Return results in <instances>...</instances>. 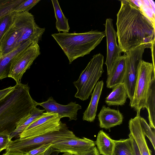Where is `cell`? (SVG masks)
Instances as JSON below:
<instances>
[{"label":"cell","mask_w":155,"mask_h":155,"mask_svg":"<svg viewBox=\"0 0 155 155\" xmlns=\"http://www.w3.org/2000/svg\"><path fill=\"white\" fill-rule=\"evenodd\" d=\"M117 16L118 44L124 53L143 44L155 41V27L131 0H120Z\"/></svg>","instance_id":"1"},{"label":"cell","mask_w":155,"mask_h":155,"mask_svg":"<svg viewBox=\"0 0 155 155\" xmlns=\"http://www.w3.org/2000/svg\"><path fill=\"white\" fill-rule=\"evenodd\" d=\"M14 89L0 100V133L10 135L19 123L37 105L28 84H16Z\"/></svg>","instance_id":"2"},{"label":"cell","mask_w":155,"mask_h":155,"mask_svg":"<svg viewBox=\"0 0 155 155\" xmlns=\"http://www.w3.org/2000/svg\"><path fill=\"white\" fill-rule=\"evenodd\" d=\"M51 36L71 64L75 59L90 54L105 36L104 31L91 30L81 33H59Z\"/></svg>","instance_id":"3"},{"label":"cell","mask_w":155,"mask_h":155,"mask_svg":"<svg viewBox=\"0 0 155 155\" xmlns=\"http://www.w3.org/2000/svg\"><path fill=\"white\" fill-rule=\"evenodd\" d=\"M77 137L73 131L68 129L65 124L62 123L59 130L35 136L19 138L12 140L6 149L5 152L25 154L44 144L53 143Z\"/></svg>","instance_id":"4"},{"label":"cell","mask_w":155,"mask_h":155,"mask_svg":"<svg viewBox=\"0 0 155 155\" xmlns=\"http://www.w3.org/2000/svg\"><path fill=\"white\" fill-rule=\"evenodd\" d=\"M104 59L103 55L100 53L94 55L78 80L73 82L77 89L75 97L84 101L91 94L94 86L104 72Z\"/></svg>","instance_id":"5"},{"label":"cell","mask_w":155,"mask_h":155,"mask_svg":"<svg viewBox=\"0 0 155 155\" xmlns=\"http://www.w3.org/2000/svg\"><path fill=\"white\" fill-rule=\"evenodd\" d=\"M152 45L142 44L125 53L127 55L125 70L123 82L126 88L128 97L131 102L133 99L140 63L146 48H151Z\"/></svg>","instance_id":"6"},{"label":"cell","mask_w":155,"mask_h":155,"mask_svg":"<svg viewBox=\"0 0 155 155\" xmlns=\"http://www.w3.org/2000/svg\"><path fill=\"white\" fill-rule=\"evenodd\" d=\"M12 15L13 24L17 29L19 35L17 47L29 40L38 43L45 28L38 25L34 15L29 12H13Z\"/></svg>","instance_id":"7"},{"label":"cell","mask_w":155,"mask_h":155,"mask_svg":"<svg viewBox=\"0 0 155 155\" xmlns=\"http://www.w3.org/2000/svg\"><path fill=\"white\" fill-rule=\"evenodd\" d=\"M155 68L152 63L142 60L139 68L133 97L130 106L140 115V110L145 108L147 92Z\"/></svg>","instance_id":"8"},{"label":"cell","mask_w":155,"mask_h":155,"mask_svg":"<svg viewBox=\"0 0 155 155\" xmlns=\"http://www.w3.org/2000/svg\"><path fill=\"white\" fill-rule=\"evenodd\" d=\"M38 42H34L17 54L12 59L8 77L16 84L21 83L23 75L29 69L34 61L40 54Z\"/></svg>","instance_id":"9"},{"label":"cell","mask_w":155,"mask_h":155,"mask_svg":"<svg viewBox=\"0 0 155 155\" xmlns=\"http://www.w3.org/2000/svg\"><path fill=\"white\" fill-rule=\"evenodd\" d=\"M61 119L57 113H43L27 126L18 137L23 138L35 136L59 130L62 124Z\"/></svg>","instance_id":"10"},{"label":"cell","mask_w":155,"mask_h":155,"mask_svg":"<svg viewBox=\"0 0 155 155\" xmlns=\"http://www.w3.org/2000/svg\"><path fill=\"white\" fill-rule=\"evenodd\" d=\"M95 142L88 138L78 137L52 144L51 147L60 153L70 155H83L95 146Z\"/></svg>","instance_id":"11"},{"label":"cell","mask_w":155,"mask_h":155,"mask_svg":"<svg viewBox=\"0 0 155 155\" xmlns=\"http://www.w3.org/2000/svg\"><path fill=\"white\" fill-rule=\"evenodd\" d=\"M113 21L111 18H108L104 24L107 45V56L105 64L107 67V75L110 73L114 62L121 56L122 52L117 43V32Z\"/></svg>","instance_id":"12"},{"label":"cell","mask_w":155,"mask_h":155,"mask_svg":"<svg viewBox=\"0 0 155 155\" xmlns=\"http://www.w3.org/2000/svg\"><path fill=\"white\" fill-rule=\"evenodd\" d=\"M37 105L43 107L46 112L58 114L61 118L68 117L69 121L77 120L78 111L81 109V106L76 102H71L66 105L59 104L52 97H49L45 101L37 102Z\"/></svg>","instance_id":"13"},{"label":"cell","mask_w":155,"mask_h":155,"mask_svg":"<svg viewBox=\"0 0 155 155\" xmlns=\"http://www.w3.org/2000/svg\"><path fill=\"white\" fill-rule=\"evenodd\" d=\"M140 115H137L131 118L129 122L130 134L135 141L141 155H151V151L149 149L142 129L139 121Z\"/></svg>","instance_id":"14"},{"label":"cell","mask_w":155,"mask_h":155,"mask_svg":"<svg viewBox=\"0 0 155 155\" xmlns=\"http://www.w3.org/2000/svg\"><path fill=\"white\" fill-rule=\"evenodd\" d=\"M101 128L110 129L121 124L123 117L119 110L112 109L103 106L98 115Z\"/></svg>","instance_id":"15"},{"label":"cell","mask_w":155,"mask_h":155,"mask_svg":"<svg viewBox=\"0 0 155 155\" xmlns=\"http://www.w3.org/2000/svg\"><path fill=\"white\" fill-rule=\"evenodd\" d=\"M127 55H121L114 62L106 81L107 87L112 88L115 85L123 82L125 70Z\"/></svg>","instance_id":"16"},{"label":"cell","mask_w":155,"mask_h":155,"mask_svg":"<svg viewBox=\"0 0 155 155\" xmlns=\"http://www.w3.org/2000/svg\"><path fill=\"white\" fill-rule=\"evenodd\" d=\"M19 35L13 23L5 34L0 43V57L12 51L17 47Z\"/></svg>","instance_id":"17"},{"label":"cell","mask_w":155,"mask_h":155,"mask_svg":"<svg viewBox=\"0 0 155 155\" xmlns=\"http://www.w3.org/2000/svg\"><path fill=\"white\" fill-rule=\"evenodd\" d=\"M104 85L102 80L99 81L95 85L89 105L83 113V120L93 122L96 115L97 107Z\"/></svg>","instance_id":"18"},{"label":"cell","mask_w":155,"mask_h":155,"mask_svg":"<svg viewBox=\"0 0 155 155\" xmlns=\"http://www.w3.org/2000/svg\"><path fill=\"white\" fill-rule=\"evenodd\" d=\"M34 42H35L30 40L27 41L12 51L0 57V80L8 77L11 62L13 58L19 53Z\"/></svg>","instance_id":"19"},{"label":"cell","mask_w":155,"mask_h":155,"mask_svg":"<svg viewBox=\"0 0 155 155\" xmlns=\"http://www.w3.org/2000/svg\"><path fill=\"white\" fill-rule=\"evenodd\" d=\"M112 88V91L106 98V104L109 106L124 105L128 97L127 90L124 83L118 84Z\"/></svg>","instance_id":"20"},{"label":"cell","mask_w":155,"mask_h":155,"mask_svg":"<svg viewBox=\"0 0 155 155\" xmlns=\"http://www.w3.org/2000/svg\"><path fill=\"white\" fill-rule=\"evenodd\" d=\"M145 108L148 112L149 124L151 128L155 129V74H153L147 94Z\"/></svg>","instance_id":"21"},{"label":"cell","mask_w":155,"mask_h":155,"mask_svg":"<svg viewBox=\"0 0 155 155\" xmlns=\"http://www.w3.org/2000/svg\"><path fill=\"white\" fill-rule=\"evenodd\" d=\"M100 154L112 155L114 146V140L103 130L98 132L95 142Z\"/></svg>","instance_id":"22"},{"label":"cell","mask_w":155,"mask_h":155,"mask_svg":"<svg viewBox=\"0 0 155 155\" xmlns=\"http://www.w3.org/2000/svg\"><path fill=\"white\" fill-rule=\"evenodd\" d=\"M55 16L56 19V28L58 31L68 33L70 28L68 19L63 13L58 0H52Z\"/></svg>","instance_id":"23"},{"label":"cell","mask_w":155,"mask_h":155,"mask_svg":"<svg viewBox=\"0 0 155 155\" xmlns=\"http://www.w3.org/2000/svg\"><path fill=\"white\" fill-rule=\"evenodd\" d=\"M155 27V3L152 0H131Z\"/></svg>","instance_id":"24"},{"label":"cell","mask_w":155,"mask_h":155,"mask_svg":"<svg viewBox=\"0 0 155 155\" xmlns=\"http://www.w3.org/2000/svg\"><path fill=\"white\" fill-rule=\"evenodd\" d=\"M45 110L35 107L31 112L29 117L21 124L17 126L14 131L10 135L11 140L14 137H18L19 134L25 128L37 117L40 116Z\"/></svg>","instance_id":"25"},{"label":"cell","mask_w":155,"mask_h":155,"mask_svg":"<svg viewBox=\"0 0 155 155\" xmlns=\"http://www.w3.org/2000/svg\"><path fill=\"white\" fill-rule=\"evenodd\" d=\"M112 155H133L131 140L130 137L126 139L114 140Z\"/></svg>","instance_id":"26"},{"label":"cell","mask_w":155,"mask_h":155,"mask_svg":"<svg viewBox=\"0 0 155 155\" xmlns=\"http://www.w3.org/2000/svg\"><path fill=\"white\" fill-rule=\"evenodd\" d=\"M24 0H7L0 5V19L13 12V9Z\"/></svg>","instance_id":"27"},{"label":"cell","mask_w":155,"mask_h":155,"mask_svg":"<svg viewBox=\"0 0 155 155\" xmlns=\"http://www.w3.org/2000/svg\"><path fill=\"white\" fill-rule=\"evenodd\" d=\"M140 124L142 131L145 135L149 139L155 150V133L147 124L146 120L140 116L139 117Z\"/></svg>","instance_id":"28"},{"label":"cell","mask_w":155,"mask_h":155,"mask_svg":"<svg viewBox=\"0 0 155 155\" xmlns=\"http://www.w3.org/2000/svg\"><path fill=\"white\" fill-rule=\"evenodd\" d=\"M12 12L0 19V43L12 23Z\"/></svg>","instance_id":"29"},{"label":"cell","mask_w":155,"mask_h":155,"mask_svg":"<svg viewBox=\"0 0 155 155\" xmlns=\"http://www.w3.org/2000/svg\"><path fill=\"white\" fill-rule=\"evenodd\" d=\"M40 0H24L13 9V12H29V10L36 5Z\"/></svg>","instance_id":"30"},{"label":"cell","mask_w":155,"mask_h":155,"mask_svg":"<svg viewBox=\"0 0 155 155\" xmlns=\"http://www.w3.org/2000/svg\"><path fill=\"white\" fill-rule=\"evenodd\" d=\"M10 135L5 133H0V152L6 149L12 140L10 138Z\"/></svg>","instance_id":"31"},{"label":"cell","mask_w":155,"mask_h":155,"mask_svg":"<svg viewBox=\"0 0 155 155\" xmlns=\"http://www.w3.org/2000/svg\"><path fill=\"white\" fill-rule=\"evenodd\" d=\"M52 144L51 143L43 144L25 153V155H41L48 150Z\"/></svg>","instance_id":"32"},{"label":"cell","mask_w":155,"mask_h":155,"mask_svg":"<svg viewBox=\"0 0 155 155\" xmlns=\"http://www.w3.org/2000/svg\"><path fill=\"white\" fill-rule=\"evenodd\" d=\"M129 137L131 140L132 148L133 155H141L137 144L132 135L130 133Z\"/></svg>","instance_id":"33"},{"label":"cell","mask_w":155,"mask_h":155,"mask_svg":"<svg viewBox=\"0 0 155 155\" xmlns=\"http://www.w3.org/2000/svg\"><path fill=\"white\" fill-rule=\"evenodd\" d=\"M14 88L15 86H10L0 90V100L6 96L14 89Z\"/></svg>","instance_id":"34"},{"label":"cell","mask_w":155,"mask_h":155,"mask_svg":"<svg viewBox=\"0 0 155 155\" xmlns=\"http://www.w3.org/2000/svg\"><path fill=\"white\" fill-rule=\"evenodd\" d=\"M99 152L96 146L89 150L83 155H100Z\"/></svg>","instance_id":"35"},{"label":"cell","mask_w":155,"mask_h":155,"mask_svg":"<svg viewBox=\"0 0 155 155\" xmlns=\"http://www.w3.org/2000/svg\"><path fill=\"white\" fill-rule=\"evenodd\" d=\"M2 155H25V153L18 152H5Z\"/></svg>","instance_id":"36"},{"label":"cell","mask_w":155,"mask_h":155,"mask_svg":"<svg viewBox=\"0 0 155 155\" xmlns=\"http://www.w3.org/2000/svg\"><path fill=\"white\" fill-rule=\"evenodd\" d=\"M7 0H0V5L6 2Z\"/></svg>","instance_id":"37"}]
</instances>
